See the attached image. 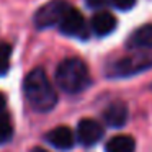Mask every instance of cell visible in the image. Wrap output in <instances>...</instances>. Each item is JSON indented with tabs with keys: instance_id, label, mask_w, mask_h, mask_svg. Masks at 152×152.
I'll use <instances>...</instances> for the list:
<instances>
[{
	"instance_id": "cell-1",
	"label": "cell",
	"mask_w": 152,
	"mask_h": 152,
	"mask_svg": "<svg viewBox=\"0 0 152 152\" xmlns=\"http://www.w3.org/2000/svg\"><path fill=\"white\" fill-rule=\"evenodd\" d=\"M23 92L30 106L34 111H39V113L51 111L57 103L56 90H54L49 77L46 75V72L39 67L31 70L25 77Z\"/></svg>"
},
{
	"instance_id": "cell-2",
	"label": "cell",
	"mask_w": 152,
	"mask_h": 152,
	"mask_svg": "<svg viewBox=\"0 0 152 152\" xmlns=\"http://www.w3.org/2000/svg\"><path fill=\"white\" fill-rule=\"evenodd\" d=\"M56 82L66 93H80L90 85V72L87 64L77 57L61 61L56 69Z\"/></svg>"
},
{
	"instance_id": "cell-3",
	"label": "cell",
	"mask_w": 152,
	"mask_h": 152,
	"mask_svg": "<svg viewBox=\"0 0 152 152\" xmlns=\"http://www.w3.org/2000/svg\"><path fill=\"white\" fill-rule=\"evenodd\" d=\"M149 67H152V54H139V56L123 57L110 66L108 75L119 79V77H131L134 74L144 72Z\"/></svg>"
},
{
	"instance_id": "cell-4",
	"label": "cell",
	"mask_w": 152,
	"mask_h": 152,
	"mask_svg": "<svg viewBox=\"0 0 152 152\" xmlns=\"http://www.w3.org/2000/svg\"><path fill=\"white\" fill-rule=\"evenodd\" d=\"M70 5L66 0H53L49 4L43 5L39 10L34 13V25L38 28H51L59 25V21L62 20L64 13L69 10Z\"/></svg>"
},
{
	"instance_id": "cell-5",
	"label": "cell",
	"mask_w": 152,
	"mask_h": 152,
	"mask_svg": "<svg viewBox=\"0 0 152 152\" xmlns=\"http://www.w3.org/2000/svg\"><path fill=\"white\" fill-rule=\"evenodd\" d=\"M59 30L62 34L70 38H77V39H87L88 38V28H87L85 18L77 8H74L72 5L69 7V10L64 13L62 20L59 21Z\"/></svg>"
},
{
	"instance_id": "cell-6",
	"label": "cell",
	"mask_w": 152,
	"mask_h": 152,
	"mask_svg": "<svg viewBox=\"0 0 152 152\" xmlns=\"http://www.w3.org/2000/svg\"><path fill=\"white\" fill-rule=\"evenodd\" d=\"M103 137V128L92 118H85L77 126V139L83 147H92Z\"/></svg>"
},
{
	"instance_id": "cell-7",
	"label": "cell",
	"mask_w": 152,
	"mask_h": 152,
	"mask_svg": "<svg viewBox=\"0 0 152 152\" xmlns=\"http://www.w3.org/2000/svg\"><path fill=\"white\" fill-rule=\"evenodd\" d=\"M46 141L59 151H70L75 144L72 129L67 128V126H57V128L51 129L46 134Z\"/></svg>"
},
{
	"instance_id": "cell-8",
	"label": "cell",
	"mask_w": 152,
	"mask_h": 152,
	"mask_svg": "<svg viewBox=\"0 0 152 152\" xmlns=\"http://www.w3.org/2000/svg\"><path fill=\"white\" fill-rule=\"evenodd\" d=\"M128 106L123 102H115L111 105L106 106V110L103 111V119L108 126L111 128H123L128 121Z\"/></svg>"
},
{
	"instance_id": "cell-9",
	"label": "cell",
	"mask_w": 152,
	"mask_h": 152,
	"mask_svg": "<svg viewBox=\"0 0 152 152\" xmlns=\"http://www.w3.org/2000/svg\"><path fill=\"white\" fill-rule=\"evenodd\" d=\"M116 25H118V21H116V18L110 12H98V13L93 15L92 21H90L92 31L100 38L108 36L110 33H113Z\"/></svg>"
},
{
	"instance_id": "cell-10",
	"label": "cell",
	"mask_w": 152,
	"mask_h": 152,
	"mask_svg": "<svg viewBox=\"0 0 152 152\" xmlns=\"http://www.w3.org/2000/svg\"><path fill=\"white\" fill-rule=\"evenodd\" d=\"M126 46L129 49H149L152 48V23H147L144 26L137 28L129 34Z\"/></svg>"
},
{
	"instance_id": "cell-11",
	"label": "cell",
	"mask_w": 152,
	"mask_h": 152,
	"mask_svg": "<svg viewBox=\"0 0 152 152\" xmlns=\"http://www.w3.org/2000/svg\"><path fill=\"white\" fill-rule=\"evenodd\" d=\"M136 142L131 136L128 134H118L111 137L105 145L106 152H134Z\"/></svg>"
},
{
	"instance_id": "cell-12",
	"label": "cell",
	"mask_w": 152,
	"mask_h": 152,
	"mask_svg": "<svg viewBox=\"0 0 152 152\" xmlns=\"http://www.w3.org/2000/svg\"><path fill=\"white\" fill-rule=\"evenodd\" d=\"M13 136V124L7 113H0V145L7 144Z\"/></svg>"
},
{
	"instance_id": "cell-13",
	"label": "cell",
	"mask_w": 152,
	"mask_h": 152,
	"mask_svg": "<svg viewBox=\"0 0 152 152\" xmlns=\"http://www.w3.org/2000/svg\"><path fill=\"white\" fill-rule=\"evenodd\" d=\"M10 57H12V46L7 43L0 44V77L5 75L10 69Z\"/></svg>"
},
{
	"instance_id": "cell-14",
	"label": "cell",
	"mask_w": 152,
	"mask_h": 152,
	"mask_svg": "<svg viewBox=\"0 0 152 152\" xmlns=\"http://www.w3.org/2000/svg\"><path fill=\"white\" fill-rule=\"evenodd\" d=\"M136 2H137V0H111L113 7L118 8V10H123V12L131 10V8L136 5Z\"/></svg>"
},
{
	"instance_id": "cell-15",
	"label": "cell",
	"mask_w": 152,
	"mask_h": 152,
	"mask_svg": "<svg viewBox=\"0 0 152 152\" xmlns=\"http://www.w3.org/2000/svg\"><path fill=\"white\" fill-rule=\"evenodd\" d=\"M87 2V5H88L90 8H98V7H102L103 4H105L106 0H85Z\"/></svg>"
},
{
	"instance_id": "cell-16",
	"label": "cell",
	"mask_w": 152,
	"mask_h": 152,
	"mask_svg": "<svg viewBox=\"0 0 152 152\" xmlns=\"http://www.w3.org/2000/svg\"><path fill=\"white\" fill-rule=\"evenodd\" d=\"M5 103H7V100H5V95L2 92H0V113L4 111V108H5Z\"/></svg>"
},
{
	"instance_id": "cell-17",
	"label": "cell",
	"mask_w": 152,
	"mask_h": 152,
	"mask_svg": "<svg viewBox=\"0 0 152 152\" xmlns=\"http://www.w3.org/2000/svg\"><path fill=\"white\" fill-rule=\"evenodd\" d=\"M33 152H48V151H44L43 147H34V149H33Z\"/></svg>"
}]
</instances>
